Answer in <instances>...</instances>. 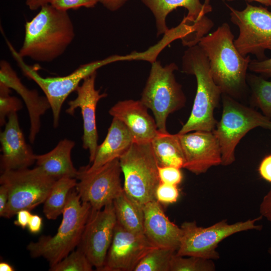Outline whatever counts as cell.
I'll return each instance as SVG.
<instances>
[{"label":"cell","instance_id":"cell-1","mask_svg":"<svg viewBox=\"0 0 271 271\" xmlns=\"http://www.w3.org/2000/svg\"><path fill=\"white\" fill-rule=\"evenodd\" d=\"M23 44L18 54L41 62L53 61L65 51L75 37L74 26L67 11L49 4L26 22Z\"/></svg>","mask_w":271,"mask_h":271},{"label":"cell","instance_id":"cell-2","mask_svg":"<svg viewBox=\"0 0 271 271\" xmlns=\"http://www.w3.org/2000/svg\"><path fill=\"white\" fill-rule=\"evenodd\" d=\"M229 25L224 23L203 37L198 43L206 53L211 75L222 94L240 97L247 86L250 55L243 56L236 48Z\"/></svg>","mask_w":271,"mask_h":271},{"label":"cell","instance_id":"cell-3","mask_svg":"<svg viewBox=\"0 0 271 271\" xmlns=\"http://www.w3.org/2000/svg\"><path fill=\"white\" fill-rule=\"evenodd\" d=\"M182 72L193 75L197 80V90L191 114L178 133L190 131H212L217 121L214 116L222 93L214 81L208 58L198 45L188 47L182 57Z\"/></svg>","mask_w":271,"mask_h":271},{"label":"cell","instance_id":"cell-4","mask_svg":"<svg viewBox=\"0 0 271 271\" xmlns=\"http://www.w3.org/2000/svg\"><path fill=\"white\" fill-rule=\"evenodd\" d=\"M91 205L82 202L76 190L69 193L62 212L63 218L53 236H41L27 246L31 257H42L51 266L67 256L80 241L91 211Z\"/></svg>","mask_w":271,"mask_h":271},{"label":"cell","instance_id":"cell-5","mask_svg":"<svg viewBox=\"0 0 271 271\" xmlns=\"http://www.w3.org/2000/svg\"><path fill=\"white\" fill-rule=\"evenodd\" d=\"M8 45L24 74L33 80L45 94L52 111L54 128L59 125L60 114L64 102L71 92L76 91L81 81L104 65L118 61L132 60L136 58L134 53L125 56L112 55L102 60L81 65L73 72L64 76L43 77L36 70L23 61V58L10 43Z\"/></svg>","mask_w":271,"mask_h":271},{"label":"cell","instance_id":"cell-6","mask_svg":"<svg viewBox=\"0 0 271 271\" xmlns=\"http://www.w3.org/2000/svg\"><path fill=\"white\" fill-rule=\"evenodd\" d=\"M177 70L175 63L163 66L160 61L152 62L142 94L141 102L152 111L158 130L163 133L168 132L166 122L169 114L182 108L186 102L182 86L174 75Z\"/></svg>","mask_w":271,"mask_h":271},{"label":"cell","instance_id":"cell-7","mask_svg":"<svg viewBox=\"0 0 271 271\" xmlns=\"http://www.w3.org/2000/svg\"><path fill=\"white\" fill-rule=\"evenodd\" d=\"M119 161L124 192L142 206L156 200L155 192L161 182L151 142H133Z\"/></svg>","mask_w":271,"mask_h":271},{"label":"cell","instance_id":"cell-8","mask_svg":"<svg viewBox=\"0 0 271 271\" xmlns=\"http://www.w3.org/2000/svg\"><path fill=\"white\" fill-rule=\"evenodd\" d=\"M221 118L212 131L219 144L221 165L228 166L235 160V149L241 139L257 127L271 130V119L247 107L225 94H222Z\"/></svg>","mask_w":271,"mask_h":271},{"label":"cell","instance_id":"cell-9","mask_svg":"<svg viewBox=\"0 0 271 271\" xmlns=\"http://www.w3.org/2000/svg\"><path fill=\"white\" fill-rule=\"evenodd\" d=\"M57 180L37 166L1 172L0 185L4 186L9 193L2 217L11 218L21 210L31 211L44 203Z\"/></svg>","mask_w":271,"mask_h":271},{"label":"cell","instance_id":"cell-10","mask_svg":"<svg viewBox=\"0 0 271 271\" xmlns=\"http://www.w3.org/2000/svg\"><path fill=\"white\" fill-rule=\"evenodd\" d=\"M262 216L229 224L222 220L207 227H199L196 221H185L181 226L182 235L176 254L183 256H196L217 259L220 255L218 244L229 236L242 231L260 230L262 226L256 224Z\"/></svg>","mask_w":271,"mask_h":271},{"label":"cell","instance_id":"cell-11","mask_svg":"<svg viewBox=\"0 0 271 271\" xmlns=\"http://www.w3.org/2000/svg\"><path fill=\"white\" fill-rule=\"evenodd\" d=\"M226 6L231 22L239 28V35L234 43L239 53L243 56L253 55L258 60L266 58L265 51H271V12L248 3L242 11Z\"/></svg>","mask_w":271,"mask_h":271},{"label":"cell","instance_id":"cell-12","mask_svg":"<svg viewBox=\"0 0 271 271\" xmlns=\"http://www.w3.org/2000/svg\"><path fill=\"white\" fill-rule=\"evenodd\" d=\"M121 173L119 159L92 171H87L85 167H81L76 178L79 181L75 190L82 202L89 203L93 210H100L113 202L123 191Z\"/></svg>","mask_w":271,"mask_h":271},{"label":"cell","instance_id":"cell-13","mask_svg":"<svg viewBox=\"0 0 271 271\" xmlns=\"http://www.w3.org/2000/svg\"><path fill=\"white\" fill-rule=\"evenodd\" d=\"M116 223L113 202L100 210L91 209L77 247L97 270H101L104 265Z\"/></svg>","mask_w":271,"mask_h":271},{"label":"cell","instance_id":"cell-14","mask_svg":"<svg viewBox=\"0 0 271 271\" xmlns=\"http://www.w3.org/2000/svg\"><path fill=\"white\" fill-rule=\"evenodd\" d=\"M155 247L145 233L129 231L117 223L101 271H134L145 255Z\"/></svg>","mask_w":271,"mask_h":271},{"label":"cell","instance_id":"cell-15","mask_svg":"<svg viewBox=\"0 0 271 271\" xmlns=\"http://www.w3.org/2000/svg\"><path fill=\"white\" fill-rule=\"evenodd\" d=\"M177 134L184 157L183 168L199 175L211 167L221 165L220 147L213 131Z\"/></svg>","mask_w":271,"mask_h":271},{"label":"cell","instance_id":"cell-16","mask_svg":"<svg viewBox=\"0 0 271 271\" xmlns=\"http://www.w3.org/2000/svg\"><path fill=\"white\" fill-rule=\"evenodd\" d=\"M96 72L86 77L82 84L76 90L77 96L68 102L66 112L73 115L77 108L81 109L83 119V133L82 137V147L89 152V162L94 160L98 147V136L96 124V108L98 102L107 96L100 93L95 88Z\"/></svg>","mask_w":271,"mask_h":271},{"label":"cell","instance_id":"cell-17","mask_svg":"<svg viewBox=\"0 0 271 271\" xmlns=\"http://www.w3.org/2000/svg\"><path fill=\"white\" fill-rule=\"evenodd\" d=\"M0 142L1 172L28 168L36 162V155L26 142L17 112L9 115Z\"/></svg>","mask_w":271,"mask_h":271},{"label":"cell","instance_id":"cell-18","mask_svg":"<svg viewBox=\"0 0 271 271\" xmlns=\"http://www.w3.org/2000/svg\"><path fill=\"white\" fill-rule=\"evenodd\" d=\"M152 12L157 29V34H166L169 30L166 19L168 14L178 7L185 8L187 15L183 19L194 26L204 35L213 27V22L206 15L212 11L211 6L202 4L200 0H141Z\"/></svg>","mask_w":271,"mask_h":271},{"label":"cell","instance_id":"cell-19","mask_svg":"<svg viewBox=\"0 0 271 271\" xmlns=\"http://www.w3.org/2000/svg\"><path fill=\"white\" fill-rule=\"evenodd\" d=\"M141 100L119 101L110 108V115L122 121L132 134L134 142H151L159 133L155 119Z\"/></svg>","mask_w":271,"mask_h":271},{"label":"cell","instance_id":"cell-20","mask_svg":"<svg viewBox=\"0 0 271 271\" xmlns=\"http://www.w3.org/2000/svg\"><path fill=\"white\" fill-rule=\"evenodd\" d=\"M143 211L144 233L149 240L158 247L177 251L182 235L181 227L169 219L157 200L145 204Z\"/></svg>","mask_w":271,"mask_h":271},{"label":"cell","instance_id":"cell-21","mask_svg":"<svg viewBox=\"0 0 271 271\" xmlns=\"http://www.w3.org/2000/svg\"><path fill=\"white\" fill-rule=\"evenodd\" d=\"M0 83L15 90L22 98L27 108L30 122L29 140L35 142L41 128V116L51 108L46 96H40L36 90H30L21 81L9 63L1 62Z\"/></svg>","mask_w":271,"mask_h":271},{"label":"cell","instance_id":"cell-22","mask_svg":"<svg viewBox=\"0 0 271 271\" xmlns=\"http://www.w3.org/2000/svg\"><path fill=\"white\" fill-rule=\"evenodd\" d=\"M134 142L132 134L120 120L113 117L107 134L98 146L94 160L85 166L88 171H94L123 155Z\"/></svg>","mask_w":271,"mask_h":271},{"label":"cell","instance_id":"cell-23","mask_svg":"<svg viewBox=\"0 0 271 271\" xmlns=\"http://www.w3.org/2000/svg\"><path fill=\"white\" fill-rule=\"evenodd\" d=\"M75 143L71 140H61L51 151L36 155V163L47 175L58 179L62 177L76 178L78 170L71 159V152Z\"/></svg>","mask_w":271,"mask_h":271},{"label":"cell","instance_id":"cell-24","mask_svg":"<svg viewBox=\"0 0 271 271\" xmlns=\"http://www.w3.org/2000/svg\"><path fill=\"white\" fill-rule=\"evenodd\" d=\"M113 205L118 224L129 231L144 233L143 206L124 190L114 199Z\"/></svg>","mask_w":271,"mask_h":271},{"label":"cell","instance_id":"cell-25","mask_svg":"<svg viewBox=\"0 0 271 271\" xmlns=\"http://www.w3.org/2000/svg\"><path fill=\"white\" fill-rule=\"evenodd\" d=\"M151 143L159 167H184V157L177 133L159 131Z\"/></svg>","mask_w":271,"mask_h":271},{"label":"cell","instance_id":"cell-26","mask_svg":"<svg viewBox=\"0 0 271 271\" xmlns=\"http://www.w3.org/2000/svg\"><path fill=\"white\" fill-rule=\"evenodd\" d=\"M76 178L62 177L57 179L44 202L43 213L48 219L55 220L63 211L70 191L75 188Z\"/></svg>","mask_w":271,"mask_h":271},{"label":"cell","instance_id":"cell-27","mask_svg":"<svg viewBox=\"0 0 271 271\" xmlns=\"http://www.w3.org/2000/svg\"><path fill=\"white\" fill-rule=\"evenodd\" d=\"M246 81L251 90L252 104L271 119V81L252 74H247Z\"/></svg>","mask_w":271,"mask_h":271},{"label":"cell","instance_id":"cell-28","mask_svg":"<svg viewBox=\"0 0 271 271\" xmlns=\"http://www.w3.org/2000/svg\"><path fill=\"white\" fill-rule=\"evenodd\" d=\"M176 251L155 247L148 252L136 266L134 271H170V263Z\"/></svg>","mask_w":271,"mask_h":271},{"label":"cell","instance_id":"cell-29","mask_svg":"<svg viewBox=\"0 0 271 271\" xmlns=\"http://www.w3.org/2000/svg\"><path fill=\"white\" fill-rule=\"evenodd\" d=\"M215 269L212 259L180 256L175 253L171 260L170 271H214Z\"/></svg>","mask_w":271,"mask_h":271},{"label":"cell","instance_id":"cell-30","mask_svg":"<svg viewBox=\"0 0 271 271\" xmlns=\"http://www.w3.org/2000/svg\"><path fill=\"white\" fill-rule=\"evenodd\" d=\"M93 265L84 252L79 248L50 267V271H91Z\"/></svg>","mask_w":271,"mask_h":271},{"label":"cell","instance_id":"cell-31","mask_svg":"<svg viewBox=\"0 0 271 271\" xmlns=\"http://www.w3.org/2000/svg\"><path fill=\"white\" fill-rule=\"evenodd\" d=\"M11 88L0 83V125L6 124V117L12 112H17L23 108L22 101L12 96Z\"/></svg>","mask_w":271,"mask_h":271},{"label":"cell","instance_id":"cell-32","mask_svg":"<svg viewBox=\"0 0 271 271\" xmlns=\"http://www.w3.org/2000/svg\"><path fill=\"white\" fill-rule=\"evenodd\" d=\"M179 192L176 185L160 183L156 192V199L164 204H172L176 202L179 197Z\"/></svg>","mask_w":271,"mask_h":271},{"label":"cell","instance_id":"cell-33","mask_svg":"<svg viewBox=\"0 0 271 271\" xmlns=\"http://www.w3.org/2000/svg\"><path fill=\"white\" fill-rule=\"evenodd\" d=\"M158 173L161 183L176 186L183 178L180 169L173 166L159 167Z\"/></svg>","mask_w":271,"mask_h":271},{"label":"cell","instance_id":"cell-34","mask_svg":"<svg viewBox=\"0 0 271 271\" xmlns=\"http://www.w3.org/2000/svg\"><path fill=\"white\" fill-rule=\"evenodd\" d=\"M98 2V0H53L50 5L58 10L67 11L81 7H94Z\"/></svg>","mask_w":271,"mask_h":271},{"label":"cell","instance_id":"cell-35","mask_svg":"<svg viewBox=\"0 0 271 271\" xmlns=\"http://www.w3.org/2000/svg\"><path fill=\"white\" fill-rule=\"evenodd\" d=\"M248 69L253 72L260 74L263 77L271 78V58L262 60H251Z\"/></svg>","mask_w":271,"mask_h":271},{"label":"cell","instance_id":"cell-36","mask_svg":"<svg viewBox=\"0 0 271 271\" xmlns=\"http://www.w3.org/2000/svg\"><path fill=\"white\" fill-rule=\"evenodd\" d=\"M259 212L262 217L271 222V188L260 204Z\"/></svg>","mask_w":271,"mask_h":271},{"label":"cell","instance_id":"cell-37","mask_svg":"<svg viewBox=\"0 0 271 271\" xmlns=\"http://www.w3.org/2000/svg\"><path fill=\"white\" fill-rule=\"evenodd\" d=\"M260 176L271 183V155L265 157L261 162L258 168Z\"/></svg>","mask_w":271,"mask_h":271},{"label":"cell","instance_id":"cell-38","mask_svg":"<svg viewBox=\"0 0 271 271\" xmlns=\"http://www.w3.org/2000/svg\"><path fill=\"white\" fill-rule=\"evenodd\" d=\"M32 214L30 210L27 209L20 210L16 214L17 218L14 221V224L23 229H25L28 226Z\"/></svg>","mask_w":271,"mask_h":271},{"label":"cell","instance_id":"cell-39","mask_svg":"<svg viewBox=\"0 0 271 271\" xmlns=\"http://www.w3.org/2000/svg\"><path fill=\"white\" fill-rule=\"evenodd\" d=\"M42 225V217L37 214H32L27 227L30 232L36 234L41 231Z\"/></svg>","mask_w":271,"mask_h":271},{"label":"cell","instance_id":"cell-40","mask_svg":"<svg viewBox=\"0 0 271 271\" xmlns=\"http://www.w3.org/2000/svg\"><path fill=\"white\" fill-rule=\"evenodd\" d=\"M127 0H98L106 8L114 11L121 7Z\"/></svg>","mask_w":271,"mask_h":271},{"label":"cell","instance_id":"cell-41","mask_svg":"<svg viewBox=\"0 0 271 271\" xmlns=\"http://www.w3.org/2000/svg\"><path fill=\"white\" fill-rule=\"evenodd\" d=\"M9 199V193L7 188L3 185L0 186V216L3 217Z\"/></svg>","mask_w":271,"mask_h":271},{"label":"cell","instance_id":"cell-42","mask_svg":"<svg viewBox=\"0 0 271 271\" xmlns=\"http://www.w3.org/2000/svg\"><path fill=\"white\" fill-rule=\"evenodd\" d=\"M53 0H26V4L32 11L41 9V7L50 4Z\"/></svg>","mask_w":271,"mask_h":271},{"label":"cell","instance_id":"cell-43","mask_svg":"<svg viewBox=\"0 0 271 271\" xmlns=\"http://www.w3.org/2000/svg\"><path fill=\"white\" fill-rule=\"evenodd\" d=\"M0 270L1 271H14L15 269L9 263L5 261L0 262Z\"/></svg>","mask_w":271,"mask_h":271},{"label":"cell","instance_id":"cell-44","mask_svg":"<svg viewBox=\"0 0 271 271\" xmlns=\"http://www.w3.org/2000/svg\"><path fill=\"white\" fill-rule=\"evenodd\" d=\"M223 1H232L234 0H223ZM249 1H255L259 3H260L262 5H264L266 7H271V0H249Z\"/></svg>","mask_w":271,"mask_h":271},{"label":"cell","instance_id":"cell-45","mask_svg":"<svg viewBox=\"0 0 271 271\" xmlns=\"http://www.w3.org/2000/svg\"><path fill=\"white\" fill-rule=\"evenodd\" d=\"M209 2H210V0H205V2L204 4L207 6H208V5H210Z\"/></svg>","mask_w":271,"mask_h":271},{"label":"cell","instance_id":"cell-46","mask_svg":"<svg viewBox=\"0 0 271 271\" xmlns=\"http://www.w3.org/2000/svg\"><path fill=\"white\" fill-rule=\"evenodd\" d=\"M268 252L269 253H271V243H270V246L268 248Z\"/></svg>","mask_w":271,"mask_h":271}]
</instances>
